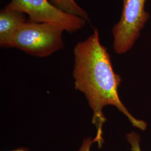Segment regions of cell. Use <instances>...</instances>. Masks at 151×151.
<instances>
[{
  "instance_id": "6",
  "label": "cell",
  "mask_w": 151,
  "mask_h": 151,
  "mask_svg": "<svg viewBox=\"0 0 151 151\" xmlns=\"http://www.w3.org/2000/svg\"><path fill=\"white\" fill-rule=\"evenodd\" d=\"M52 5L57 9L65 13L81 17L85 19L88 22H90L88 13L75 0H48Z\"/></svg>"
},
{
  "instance_id": "7",
  "label": "cell",
  "mask_w": 151,
  "mask_h": 151,
  "mask_svg": "<svg viewBox=\"0 0 151 151\" xmlns=\"http://www.w3.org/2000/svg\"><path fill=\"white\" fill-rule=\"evenodd\" d=\"M126 137L131 146V151H142L140 148V137L138 134L132 132L127 134Z\"/></svg>"
},
{
  "instance_id": "9",
  "label": "cell",
  "mask_w": 151,
  "mask_h": 151,
  "mask_svg": "<svg viewBox=\"0 0 151 151\" xmlns=\"http://www.w3.org/2000/svg\"><path fill=\"white\" fill-rule=\"evenodd\" d=\"M10 151H30L28 148H25V147H20V148H18L17 149L15 150H12Z\"/></svg>"
},
{
  "instance_id": "8",
  "label": "cell",
  "mask_w": 151,
  "mask_h": 151,
  "mask_svg": "<svg viewBox=\"0 0 151 151\" xmlns=\"http://www.w3.org/2000/svg\"><path fill=\"white\" fill-rule=\"evenodd\" d=\"M94 143L93 138L92 139L91 137H88L86 138H84L81 147L77 151H90L91 147Z\"/></svg>"
},
{
  "instance_id": "5",
  "label": "cell",
  "mask_w": 151,
  "mask_h": 151,
  "mask_svg": "<svg viewBox=\"0 0 151 151\" xmlns=\"http://www.w3.org/2000/svg\"><path fill=\"white\" fill-rule=\"evenodd\" d=\"M27 21L25 14L6 8L0 11V45L9 48L11 39L19 28Z\"/></svg>"
},
{
  "instance_id": "4",
  "label": "cell",
  "mask_w": 151,
  "mask_h": 151,
  "mask_svg": "<svg viewBox=\"0 0 151 151\" xmlns=\"http://www.w3.org/2000/svg\"><path fill=\"white\" fill-rule=\"evenodd\" d=\"M5 8L27 14L33 22L54 24L70 33L79 31L88 22L81 17L60 11L48 0H11Z\"/></svg>"
},
{
  "instance_id": "2",
  "label": "cell",
  "mask_w": 151,
  "mask_h": 151,
  "mask_svg": "<svg viewBox=\"0 0 151 151\" xmlns=\"http://www.w3.org/2000/svg\"><path fill=\"white\" fill-rule=\"evenodd\" d=\"M63 32L62 28L54 24L27 20L12 38L9 48L32 56L47 57L63 48Z\"/></svg>"
},
{
  "instance_id": "3",
  "label": "cell",
  "mask_w": 151,
  "mask_h": 151,
  "mask_svg": "<svg viewBox=\"0 0 151 151\" xmlns=\"http://www.w3.org/2000/svg\"><path fill=\"white\" fill-rule=\"evenodd\" d=\"M146 0H123L120 19L112 33L113 49L117 54L126 53L134 46L150 18L145 9Z\"/></svg>"
},
{
  "instance_id": "1",
  "label": "cell",
  "mask_w": 151,
  "mask_h": 151,
  "mask_svg": "<svg viewBox=\"0 0 151 151\" xmlns=\"http://www.w3.org/2000/svg\"><path fill=\"white\" fill-rule=\"evenodd\" d=\"M73 55L75 88L85 95L92 110V124L96 129L93 140L99 148L104 143L103 128L106 119L103 109L106 106H115L133 127L145 130L146 122L135 118L119 98L118 88L122 78L114 70L110 55L100 42L97 29L85 40L76 44Z\"/></svg>"
}]
</instances>
